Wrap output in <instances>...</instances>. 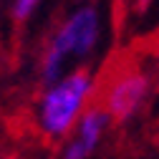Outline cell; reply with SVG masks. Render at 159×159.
<instances>
[{
  "label": "cell",
  "instance_id": "8992f818",
  "mask_svg": "<svg viewBox=\"0 0 159 159\" xmlns=\"http://www.w3.org/2000/svg\"><path fill=\"white\" fill-rule=\"evenodd\" d=\"M78 3H96V0H78Z\"/></svg>",
  "mask_w": 159,
  "mask_h": 159
},
{
  "label": "cell",
  "instance_id": "277c9868",
  "mask_svg": "<svg viewBox=\"0 0 159 159\" xmlns=\"http://www.w3.org/2000/svg\"><path fill=\"white\" fill-rule=\"evenodd\" d=\"M111 121H114L111 114L101 104H93L81 116V121L76 124L73 134L63 142L61 159H91L93 152L101 147V142H104V136H106Z\"/></svg>",
  "mask_w": 159,
  "mask_h": 159
},
{
  "label": "cell",
  "instance_id": "6da1fadb",
  "mask_svg": "<svg viewBox=\"0 0 159 159\" xmlns=\"http://www.w3.org/2000/svg\"><path fill=\"white\" fill-rule=\"evenodd\" d=\"M96 76L86 68L68 71L56 84L46 86L33 109L35 129L51 142H66L81 116L93 106Z\"/></svg>",
  "mask_w": 159,
  "mask_h": 159
},
{
  "label": "cell",
  "instance_id": "5b68a950",
  "mask_svg": "<svg viewBox=\"0 0 159 159\" xmlns=\"http://www.w3.org/2000/svg\"><path fill=\"white\" fill-rule=\"evenodd\" d=\"M43 0H13V8H10V13H13V18L18 23H23V20H28V18L35 13V8L41 5Z\"/></svg>",
  "mask_w": 159,
  "mask_h": 159
},
{
  "label": "cell",
  "instance_id": "3957f363",
  "mask_svg": "<svg viewBox=\"0 0 159 159\" xmlns=\"http://www.w3.org/2000/svg\"><path fill=\"white\" fill-rule=\"evenodd\" d=\"M149 98V76L142 71H124L111 78V84L104 89L101 106L111 114L116 121L134 119Z\"/></svg>",
  "mask_w": 159,
  "mask_h": 159
},
{
  "label": "cell",
  "instance_id": "7a4b0ae2",
  "mask_svg": "<svg viewBox=\"0 0 159 159\" xmlns=\"http://www.w3.org/2000/svg\"><path fill=\"white\" fill-rule=\"evenodd\" d=\"M104 35V18L93 3H81L73 8L48 38V43L41 56V81L43 86L56 84L58 78H63L68 71V61H84L89 58Z\"/></svg>",
  "mask_w": 159,
  "mask_h": 159
}]
</instances>
